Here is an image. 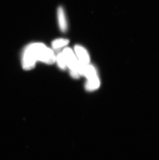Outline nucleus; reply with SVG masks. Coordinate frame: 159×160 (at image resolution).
I'll use <instances>...</instances> for the list:
<instances>
[{"label":"nucleus","instance_id":"nucleus-1","mask_svg":"<svg viewBox=\"0 0 159 160\" xmlns=\"http://www.w3.org/2000/svg\"><path fill=\"white\" fill-rule=\"evenodd\" d=\"M24 51L36 62L40 61L48 64H52L56 61L55 56L52 50L42 43L30 44L26 47Z\"/></svg>","mask_w":159,"mask_h":160},{"label":"nucleus","instance_id":"nucleus-6","mask_svg":"<svg viewBox=\"0 0 159 160\" xmlns=\"http://www.w3.org/2000/svg\"><path fill=\"white\" fill-rule=\"evenodd\" d=\"M69 43V41L67 39L64 38H59V39L54 40L52 43V45L53 48H60L62 47H64L68 45Z\"/></svg>","mask_w":159,"mask_h":160},{"label":"nucleus","instance_id":"nucleus-5","mask_svg":"<svg viewBox=\"0 0 159 160\" xmlns=\"http://www.w3.org/2000/svg\"><path fill=\"white\" fill-rule=\"evenodd\" d=\"M100 85V80L98 75L87 79L85 88L88 91L96 90L99 88Z\"/></svg>","mask_w":159,"mask_h":160},{"label":"nucleus","instance_id":"nucleus-7","mask_svg":"<svg viewBox=\"0 0 159 160\" xmlns=\"http://www.w3.org/2000/svg\"><path fill=\"white\" fill-rule=\"evenodd\" d=\"M56 61H57V64L59 65V67L62 70H65L67 68V64H66V60L65 59L63 53H59L57 54L56 57Z\"/></svg>","mask_w":159,"mask_h":160},{"label":"nucleus","instance_id":"nucleus-2","mask_svg":"<svg viewBox=\"0 0 159 160\" xmlns=\"http://www.w3.org/2000/svg\"><path fill=\"white\" fill-rule=\"evenodd\" d=\"M62 53L64 56L67 66L70 68L71 76L75 78H79L80 76L81 75L80 73L81 63L73 51L71 49L67 48L65 49Z\"/></svg>","mask_w":159,"mask_h":160},{"label":"nucleus","instance_id":"nucleus-4","mask_svg":"<svg viewBox=\"0 0 159 160\" xmlns=\"http://www.w3.org/2000/svg\"><path fill=\"white\" fill-rule=\"evenodd\" d=\"M57 18L59 21V27L62 32H66L67 29V22L66 20L63 8L59 7L57 10Z\"/></svg>","mask_w":159,"mask_h":160},{"label":"nucleus","instance_id":"nucleus-3","mask_svg":"<svg viewBox=\"0 0 159 160\" xmlns=\"http://www.w3.org/2000/svg\"><path fill=\"white\" fill-rule=\"evenodd\" d=\"M75 50L79 61L82 64H89L90 58L87 50L84 47L80 45L75 46Z\"/></svg>","mask_w":159,"mask_h":160}]
</instances>
